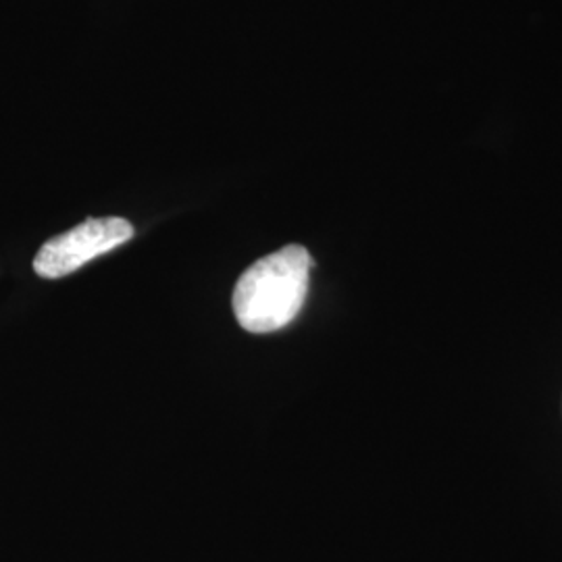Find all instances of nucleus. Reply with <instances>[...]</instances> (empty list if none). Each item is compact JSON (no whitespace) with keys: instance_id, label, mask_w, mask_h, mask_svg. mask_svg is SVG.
Listing matches in <instances>:
<instances>
[{"instance_id":"2","label":"nucleus","mask_w":562,"mask_h":562,"mask_svg":"<svg viewBox=\"0 0 562 562\" xmlns=\"http://www.w3.org/2000/svg\"><path fill=\"white\" fill-rule=\"evenodd\" d=\"M132 238L134 227L123 217L86 220L46 241L34 259V271L44 280H59Z\"/></svg>"},{"instance_id":"1","label":"nucleus","mask_w":562,"mask_h":562,"mask_svg":"<svg viewBox=\"0 0 562 562\" xmlns=\"http://www.w3.org/2000/svg\"><path fill=\"white\" fill-rule=\"evenodd\" d=\"M313 265L301 244H288L250 265L232 296L240 327L250 334H271L294 322L308 294Z\"/></svg>"}]
</instances>
